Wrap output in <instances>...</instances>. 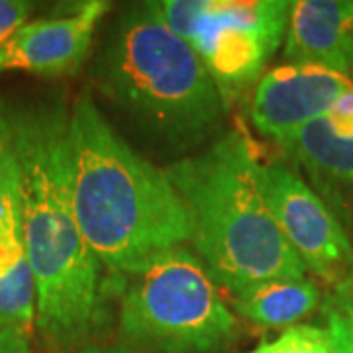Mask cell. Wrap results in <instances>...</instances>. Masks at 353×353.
<instances>
[{
	"mask_svg": "<svg viewBox=\"0 0 353 353\" xmlns=\"http://www.w3.org/2000/svg\"><path fill=\"white\" fill-rule=\"evenodd\" d=\"M34 10L32 2L26 0H0V50L26 26L28 16Z\"/></svg>",
	"mask_w": 353,
	"mask_h": 353,
	"instance_id": "cell-17",
	"label": "cell"
},
{
	"mask_svg": "<svg viewBox=\"0 0 353 353\" xmlns=\"http://www.w3.org/2000/svg\"><path fill=\"white\" fill-rule=\"evenodd\" d=\"M279 145L310 179L353 243V130L340 132L322 118Z\"/></svg>",
	"mask_w": 353,
	"mask_h": 353,
	"instance_id": "cell-10",
	"label": "cell"
},
{
	"mask_svg": "<svg viewBox=\"0 0 353 353\" xmlns=\"http://www.w3.org/2000/svg\"><path fill=\"white\" fill-rule=\"evenodd\" d=\"M324 316L332 353H353V273L326 294Z\"/></svg>",
	"mask_w": 353,
	"mask_h": 353,
	"instance_id": "cell-14",
	"label": "cell"
},
{
	"mask_svg": "<svg viewBox=\"0 0 353 353\" xmlns=\"http://www.w3.org/2000/svg\"><path fill=\"white\" fill-rule=\"evenodd\" d=\"M259 181L275 222L306 269L332 287L350 277L352 240L303 175L285 161H261Z\"/></svg>",
	"mask_w": 353,
	"mask_h": 353,
	"instance_id": "cell-7",
	"label": "cell"
},
{
	"mask_svg": "<svg viewBox=\"0 0 353 353\" xmlns=\"http://www.w3.org/2000/svg\"><path fill=\"white\" fill-rule=\"evenodd\" d=\"M0 353H32L30 336L14 330H0Z\"/></svg>",
	"mask_w": 353,
	"mask_h": 353,
	"instance_id": "cell-20",
	"label": "cell"
},
{
	"mask_svg": "<svg viewBox=\"0 0 353 353\" xmlns=\"http://www.w3.org/2000/svg\"><path fill=\"white\" fill-rule=\"evenodd\" d=\"M12 157V132H10V120L8 112L0 104V169Z\"/></svg>",
	"mask_w": 353,
	"mask_h": 353,
	"instance_id": "cell-21",
	"label": "cell"
},
{
	"mask_svg": "<svg viewBox=\"0 0 353 353\" xmlns=\"http://www.w3.org/2000/svg\"><path fill=\"white\" fill-rule=\"evenodd\" d=\"M120 326L130 341L163 353L220 352L238 332L214 279L185 245L124 275Z\"/></svg>",
	"mask_w": 353,
	"mask_h": 353,
	"instance_id": "cell-5",
	"label": "cell"
},
{
	"mask_svg": "<svg viewBox=\"0 0 353 353\" xmlns=\"http://www.w3.org/2000/svg\"><path fill=\"white\" fill-rule=\"evenodd\" d=\"M77 353H141L130 345H88Z\"/></svg>",
	"mask_w": 353,
	"mask_h": 353,
	"instance_id": "cell-22",
	"label": "cell"
},
{
	"mask_svg": "<svg viewBox=\"0 0 353 353\" xmlns=\"http://www.w3.org/2000/svg\"><path fill=\"white\" fill-rule=\"evenodd\" d=\"M350 87V77L326 67L279 65L253 87L252 124L259 134L283 143L308 124L326 118Z\"/></svg>",
	"mask_w": 353,
	"mask_h": 353,
	"instance_id": "cell-8",
	"label": "cell"
},
{
	"mask_svg": "<svg viewBox=\"0 0 353 353\" xmlns=\"http://www.w3.org/2000/svg\"><path fill=\"white\" fill-rule=\"evenodd\" d=\"M241 353H332V345L326 328L296 324L275 340H263L250 352Z\"/></svg>",
	"mask_w": 353,
	"mask_h": 353,
	"instance_id": "cell-15",
	"label": "cell"
},
{
	"mask_svg": "<svg viewBox=\"0 0 353 353\" xmlns=\"http://www.w3.org/2000/svg\"><path fill=\"white\" fill-rule=\"evenodd\" d=\"M71 192L79 228L106 269L124 277L192 236L183 199L120 138L88 92L69 110Z\"/></svg>",
	"mask_w": 353,
	"mask_h": 353,
	"instance_id": "cell-2",
	"label": "cell"
},
{
	"mask_svg": "<svg viewBox=\"0 0 353 353\" xmlns=\"http://www.w3.org/2000/svg\"><path fill=\"white\" fill-rule=\"evenodd\" d=\"M8 120L24 250L36 279V324L53 350H71L99 324L102 263L75 216L69 110L59 99L26 102L8 112Z\"/></svg>",
	"mask_w": 353,
	"mask_h": 353,
	"instance_id": "cell-1",
	"label": "cell"
},
{
	"mask_svg": "<svg viewBox=\"0 0 353 353\" xmlns=\"http://www.w3.org/2000/svg\"><path fill=\"white\" fill-rule=\"evenodd\" d=\"M328 122L340 132H352L353 130V87H350L341 94L332 112L326 116Z\"/></svg>",
	"mask_w": 353,
	"mask_h": 353,
	"instance_id": "cell-18",
	"label": "cell"
},
{
	"mask_svg": "<svg viewBox=\"0 0 353 353\" xmlns=\"http://www.w3.org/2000/svg\"><path fill=\"white\" fill-rule=\"evenodd\" d=\"M104 0H88L67 16L26 24L4 50H0V73L26 71L41 77L73 75L87 59L94 30L108 12Z\"/></svg>",
	"mask_w": 353,
	"mask_h": 353,
	"instance_id": "cell-9",
	"label": "cell"
},
{
	"mask_svg": "<svg viewBox=\"0 0 353 353\" xmlns=\"http://www.w3.org/2000/svg\"><path fill=\"white\" fill-rule=\"evenodd\" d=\"M283 57L287 63L318 65L341 75L353 71V2H290Z\"/></svg>",
	"mask_w": 353,
	"mask_h": 353,
	"instance_id": "cell-11",
	"label": "cell"
},
{
	"mask_svg": "<svg viewBox=\"0 0 353 353\" xmlns=\"http://www.w3.org/2000/svg\"><path fill=\"white\" fill-rule=\"evenodd\" d=\"M38 314L36 279L24 257L0 277V330H14L30 336Z\"/></svg>",
	"mask_w": 353,
	"mask_h": 353,
	"instance_id": "cell-13",
	"label": "cell"
},
{
	"mask_svg": "<svg viewBox=\"0 0 353 353\" xmlns=\"http://www.w3.org/2000/svg\"><path fill=\"white\" fill-rule=\"evenodd\" d=\"M0 236L2 238H24L20 179H18L14 152L12 157L0 169Z\"/></svg>",
	"mask_w": 353,
	"mask_h": 353,
	"instance_id": "cell-16",
	"label": "cell"
},
{
	"mask_svg": "<svg viewBox=\"0 0 353 353\" xmlns=\"http://www.w3.org/2000/svg\"><path fill=\"white\" fill-rule=\"evenodd\" d=\"M155 4L169 28L196 51L226 106L257 85L289 28L287 0H163Z\"/></svg>",
	"mask_w": 353,
	"mask_h": 353,
	"instance_id": "cell-6",
	"label": "cell"
},
{
	"mask_svg": "<svg viewBox=\"0 0 353 353\" xmlns=\"http://www.w3.org/2000/svg\"><path fill=\"white\" fill-rule=\"evenodd\" d=\"M320 304V290L310 279L265 281L234 294L236 312L263 328H290Z\"/></svg>",
	"mask_w": 353,
	"mask_h": 353,
	"instance_id": "cell-12",
	"label": "cell"
},
{
	"mask_svg": "<svg viewBox=\"0 0 353 353\" xmlns=\"http://www.w3.org/2000/svg\"><path fill=\"white\" fill-rule=\"evenodd\" d=\"M26 257L24 238H2L0 236V277L12 271Z\"/></svg>",
	"mask_w": 353,
	"mask_h": 353,
	"instance_id": "cell-19",
	"label": "cell"
},
{
	"mask_svg": "<svg viewBox=\"0 0 353 353\" xmlns=\"http://www.w3.org/2000/svg\"><path fill=\"white\" fill-rule=\"evenodd\" d=\"M92 75L106 99L171 148L201 143L228 108L196 51L169 28L155 2L116 18Z\"/></svg>",
	"mask_w": 353,
	"mask_h": 353,
	"instance_id": "cell-4",
	"label": "cell"
},
{
	"mask_svg": "<svg viewBox=\"0 0 353 353\" xmlns=\"http://www.w3.org/2000/svg\"><path fill=\"white\" fill-rule=\"evenodd\" d=\"M259 157L241 132L165 167L192 224L190 243L214 283L234 294L308 269L273 218L259 181Z\"/></svg>",
	"mask_w": 353,
	"mask_h": 353,
	"instance_id": "cell-3",
	"label": "cell"
}]
</instances>
